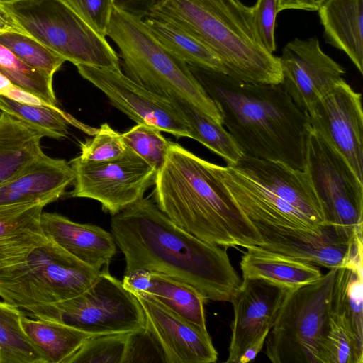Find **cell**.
<instances>
[{
	"instance_id": "cell-1",
	"label": "cell",
	"mask_w": 363,
	"mask_h": 363,
	"mask_svg": "<svg viewBox=\"0 0 363 363\" xmlns=\"http://www.w3.org/2000/svg\"><path fill=\"white\" fill-rule=\"evenodd\" d=\"M111 232L125 257L124 274L163 273L194 288L205 303L230 301L242 282L226 248L186 232L147 198L112 216Z\"/></svg>"
},
{
	"instance_id": "cell-2",
	"label": "cell",
	"mask_w": 363,
	"mask_h": 363,
	"mask_svg": "<svg viewBox=\"0 0 363 363\" xmlns=\"http://www.w3.org/2000/svg\"><path fill=\"white\" fill-rule=\"evenodd\" d=\"M188 65L244 155L304 169L308 116L280 84L246 82Z\"/></svg>"
},
{
	"instance_id": "cell-3",
	"label": "cell",
	"mask_w": 363,
	"mask_h": 363,
	"mask_svg": "<svg viewBox=\"0 0 363 363\" xmlns=\"http://www.w3.org/2000/svg\"><path fill=\"white\" fill-rule=\"evenodd\" d=\"M158 208L197 238L227 248L263 243L255 227L223 182L218 165L170 141L154 180Z\"/></svg>"
},
{
	"instance_id": "cell-4",
	"label": "cell",
	"mask_w": 363,
	"mask_h": 363,
	"mask_svg": "<svg viewBox=\"0 0 363 363\" xmlns=\"http://www.w3.org/2000/svg\"><path fill=\"white\" fill-rule=\"evenodd\" d=\"M148 16L172 23L204 43L226 74L246 82L281 84L279 58L264 48L252 6L240 0H160Z\"/></svg>"
},
{
	"instance_id": "cell-5",
	"label": "cell",
	"mask_w": 363,
	"mask_h": 363,
	"mask_svg": "<svg viewBox=\"0 0 363 363\" xmlns=\"http://www.w3.org/2000/svg\"><path fill=\"white\" fill-rule=\"evenodd\" d=\"M219 175L251 223L320 232L325 225L321 203L303 169L242 155L218 165Z\"/></svg>"
},
{
	"instance_id": "cell-6",
	"label": "cell",
	"mask_w": 363,
	"mask_h": 363,
	"mask_svg": "<svg viewBox=\"0 0 363 363\" xmlns=\"http://www.w3.org/2000/svg\"><path fill=\"white\" fill-rule=\"evenodd\" d=\"M106 36L117 45L127 77L164 97L186 100L223 125L219 109L188 64L162 44L143 19L114 7Z\"/></svg>"
},
{
	"instance_id": "cell-7",
	"label": "cell",
	"mask_w": 363,
	"mask_h": 363,
	"mask_svg": "<svg viewBox=\"0 0 363 363\" xmlns=\"http://www.w3.org/2000/svg\"><path fill=\"white\" fill-rule=\"evenodd\" d=\"M100 273L50 239L25 257L0 265V297L40 320L50 306L86 291Z\"/></svg>"
},
{
	"instance_id": "cell-8",
	"label": "cell",
	"mask_w": 363,
	"mask_h": 363,
	"mask_svg": "<svg viewBox=\"0 0 363 363\" xmlns=\"http://www.w3.org/2000/svg\"><path fill=\"white\" fill-rule=\"evenodd\" d=\"M337 269L287 292L265 340L273 363H323Z\"/></svg>"
},
{
	"instance_id": "cell-9",
	"label": "cell",
	"mask_w": 363,
	"mask_h": 363,
	"mask_svg": "<svg viewBox=\"0 0 363 363\" xmlns=\"http://www.w3.org/2000/svg\"><path fill=\"white\" fill-rule=\"evenodd\" d=\"M23 33L74 65L121 69L119 56L106 38L62 0L2 3Z\"/></svg>"
},
{
	"instance_id": "cell-10",
	"label": "cell",
	"mask_w": 363,
	"mask_h": 363,
	"mask_svg": "<svg viewBox=\"0 0 363 363\" xmlns=\"http://www.w3.org/2000/svg\"><path fill=\"white\" fill-rule=\"evenodd\" d=\"M303 170L321 203L325 225L362 239L363 182L345 157L310 124Z\"/></svg>"
},
{
	"instance_id": "cell-11",
	"label": "cell",
	"mask_w": 363,
	"mask_h": 363,
	"mask_svg": "<svg viewBox=\"0 0 363 363\" xmlns=\"http://www.w3.org/2000/svg\"><path fill=\"white\" fill-rule=\"evenodd\" d=\"M40 320L63 322L94 335L133 333L146 328L136 296L113 277L108 267L82 294L50 306Z\"/></svg>"
},
{
	"instance_id": "cell-12",
	"label": "cell",
	"mask_w": 363,
	"mask_h": 363,
	"mask_svg": "<svg viewBox=\"0 0 363 363\" xmlns=\"http://www.w3.org/2000/svg\"><path fill=\"white\" fill-rule=\"evenodd\" d=\"M74 172L71 196L97 201L113 216L143 198L156 172L130 151L110 161L87 162L78 157L69 162Z\"/></svg>"
},
{
	"instance_id": "cell-13",
	"label": "cell",
	"mask_w": 363,
	"mask_h": 363,
	"mask_svg": "<svg viewBox=\"0 0 363 363\" xmlns=\"http://www.w3.org/2000/svg\"><path fill=\"white\" fill-rule=\"evenodd\" d=\"M79 74L100 89L113 106L137 124L189 138L187 123L175 102L139 85L121 69L79 65Z\"/></svg>"
},
{
	"instance_id": "cell-14",
	"label": "cell",
	"mask_w": 363,
	"mask_h": 363,
	"mask_svg": "<svg viewBox=\"0 0 363 363\" xmlns=\"http://www.w3.org/2000/svg\"><path fill=\"white\" fill-rule=\"evenodd\" d=\"M263 243L261 248L291 259L329 269L346 267L362 255V239L353 238L332 225L320 232L253 224Z\"/></svg>"
},
{
	"instance_id": "cell-15",
	"label": "cell",
	"mask_w": 363,
	"mask_h": 363,
	"mask_svg": "<svg viewBox=\"0 0 363 363\" xmlns=\"http://www.w3.org/2000/svg\"><path fill=\"white\" fill-rule=\"evenodd\" d=\"M279 58L280 85L307 114L343 79L345 72L340 65L324 52L315 37L289 41Z\"/></svg>"
},
{
	"instance_id": "cell-16",
	"label": "cell",
	"mask_w": 363,
	"mask_h": 363,
	"mask_svg": "<svg viewBox=\"0 0 363 363\" xmlns=\"http://www.w3.org/2000/svg\"><path fill=\"white\" fill-rule=\"evenodd\" d=\"M310 126L347 161L363 182L362 95L344 79L323 96L308 114Z\"/></svg>"
},
{
	"instance_id": "cell-17",
	"label": "cell",
	"mask_w": 363,
	"mask_h": 363,
	"mask_svg": "<svg viewBox=\"0 0 363 363\" xmlns=\"http://www.w3.org/2000/svg\"><path fill=\"white\" fill-rule=\"evenodd\" d=\"M146 326L155 337L166 363L215 362L218 353L207 330L179 316L147 293H135Z\"/></svg>"
},
{
	"instance_id": "cell-18",
	"label": "cell",
	"mask_w": 363,
	"mask_h": 363,
	"mask_svg": "<svg viewBox=\"0 0 363 363\" xmlns=\"http://www.w3.org/2000/svg\"><path fill=\"white\" fill-rule=\"evenodd\" d=\"M289 291L263 280L243 279L230 300L234 318L228 363L238 362L245 350L271 329Z\"/></svg>"
},
{
	"instance_id": "cell-19",
	"label": "cell",
	"mask_w": 363,
	"mask_h": 363,
	"mask_svg": "<svg viewBox=\"0 0 363 363\" xmlns=\"http://www.w3.org/2000/svg\"><path fill=\"white\" fill-rule=\"evenodd\" d=\"M74 172L64 159L43 154L0 186V206L36 201H57L74 182Z\"/></svg>"
},
{
	"instance_id": "cell-20",
	"label": "cell",
	"mask_w": 363,
	"mask_h": 363,
	"mask_svg": "<svg viewBox=\"0 0 363 363\" xmlns=\"http://www.w3.org/2000/svg\"><path fill=\"white\" fill-rule=\"evenodd\" d=\"M40 223L48 238L96 270L108 267L116 254L113 235L101 227L76 223L48 212L42 213Z\"/></svg>"
},
{
	"instance_id": "cell-21",
	"label": "cell",
	"mask_w": 363,
	"mask_h": 363,
	"mask_svg": "<svg viewBox=\"0 0 363 363\" xmlns=\"http://www.w3.org/2000/svg\"><path fill=\"white\" fill-rule=\"evenodd\" d=\"M48 201L0 206V265L25 257L50 239L40 217Z\"/></svg>"
},
{
	"instance_id": "cell-22",
	"label": "cell",
	"mask_w": 363,
	"mask_h": 363,
	"mask_svg": "<svg viewBox=\"0 0 363 363\" xmlns=\"http://www.w3.org/2000/svg\"><path fill=\"white\" fill-rule=\"evenodd\" d=\"M327 43L363 74V0H324L317 10Z\"/></svg>"
},
{
	"instance_id": "cell-23",
	"label": "cell",
	"mask_w": 363,
	"mask_h": 363,
	"mask_svg": "<svg viewBox=\"0 0 363 363\" xmlns=\"http://www.w3.org/2000/svg\"><path fill=\"white\" fill-rule=\"evenodd\" d=\"M240 261L243 279H260L287 290L313 283L323 276L315 265L267 251L257 245L246 248Z\"/></svg>"
},
{
	"instance_id": "cell-24",
	"label": "cell",
	"mask_w": 363,
	"mask_h": 363,
	"mask_svg": "<svg viewBox=\"0 0 363 363\" xmlns=\"http://www.w3.org/2000/svg\"><path fill=\"white\" fill-rule=\"evenodd\" d=\"M43 134L5 113H0V186L40 157Z\"/></svg>"
},
{
	"instance_id": "cell-25",
	"label": "cell",
	"mask_w": 363,
	"mask_h": 363,
	"mask_svg": "<svg viewBox=\"0 0 363 363\" xmlns=\"http://www.w3.org/2000/svg\"><path fill=\"white\" fill-rule=\"evenodd\" d=\"M24 332L50 363H67L84 342L94 336L63 322L30 318L22 314Z\"/></svg>"
},
{
	"instance_id": "cell-26",
	"label": "cell",
	"mask_w": 363,
	"mask_h": 363,
	"mask_svg": "<svg viewBox=\"0 0 363 363\" xmlns=\"http://www.w3.org/2000/svg\"><path fill=\"white\" fill-rule=\"evenodd\" d=\"M143 21L162 44L188 65L226 74L218 55L184 29L166 20L151 16L143 18Z\"/></svg>"
},
{
	"instance_id": "cell-27",
	"label": "cell",
	"mask_w": 363,
	"mask_h": 363,
	"mask_svg": "<svg viewBox=\"0 0 363 363\" xmlns=\"http://www.w3.org/2000/svg\"><path fill=\"white\" fill-rule=\"evenodd\" d=\"M186 121L189 138L221 157L227 165L235 164L242 155V150L222 125L184 99H172Z\"/></svg>"
},
{
	"instance_id": "cell-28",
	"label": "cell",
	"mask_w": 363,
	"mask_h": 363,
	"mask_svg": "<svg viewBox=\"0 0 363 363\" xmlns=\"http://www.w3.org/2000/svg\"><path fill=\"white\" fill-rule=\"evenodd\" d=\"M169 309L207 330L201 294L190 285L163 273L151 272V284L146 292Z\"/></svg>"
},
{
	"instance_id": "cell-29",
	"label": "cell",
	"mask_w": 363,
	"mask_h": 363,
	"mask_svg": "<svg viewBox=\"0 0 363 363\" xmlns=\"http://www.w3.org/2000/svg\"><path fill=\"white\" fill-rule=\"evenodd\" d=\"M19 308L0 301V363H50L24 332Z\"/></svg>"
},
{
	"instance_id": "cell-30",
	"label": "cell",
	"mask_w": 363,
	"mask_h": 363,
	"mask_svg": "<svg viewBox=\"0 0 363 363\" xmlns=\"http://www.w3.org/2000/svg\"><path fill=\"white\" fill-rule=\"evenodd\" d=\"M0 111L30 125L42 133L45 137L55 139L67 136L69 124L85 132L91 130V128L84 127L62 110L56 111L50 107L21 104L2 96H0Z\"/></svg>"
},
{
	"instance_id": "cell-31",
	"label": "cell",
	"mask_w": 363,
	"mask_h": 363,
	"mask_svg": "<svg viewBox=\"0 0 363 363\" xmlns=\"http://www.w3.org/2000/svg\"><path fill=\"white\" fill-rule=\"evenodd\" d=\"M0 70L14 85L57 106L52 77L33 68L0 44Z\"/></svg>"
},
{
	"instance_id": "cell-32",
	"label": "cell",
	"mask_w": 363,
	"mask_h": 363,
	"mask_svg": "<svg viewBox=\"0 0 363 363\" xmlns=\"http://www.w3.org/2000/svg\"><path fill=\"white\" fill-rule=\"evenodd\" d=\"M360 348L345 317L331 307L330 329L326 337L323 363H362Z\"/></svg>"
},
{
	"instance_id": "cell-33",
	"label": "cell",
	"mask_w": 363,
	"mask_h": 363,
	"mask_svg": "<svg viewBox=\"0 0 363 363\" xmlns=\"http://www.w3.org/2000/svg\"><path fill=\"white\" fill-rule=\"evenodd\" d=\"M0 44L25 63L51 77L65 61L59 55L24 33L4 32L0 35Z\"/></svg>"
},
{
	"instance_id": "cell-34",
	"label": "cell",
	"mask_w": 363,
	"mask_h": 363,
	"mask_svg": "<svg viewBox=\"0 0 363 363\" xmlns=\"http://www.w3.org/2000/svg\"><path fill=\"white\" fill-rule=\"evenodd\" d=\"M160 132L157 128L137 124L121 133L125 145L150 165L156 174L165 163L170 144Z\"/></svg>"
},
{
	"instance_id": "cell-35",
	"label": "cell",
	"mask_w": 363,
	"mask_h": 363,
	"mask_svg": "<svg viewBox=\"0 0 363 363\" xmlns=\"http://www.w3.org/2000/svg\"><path fill=\"white\" fill-rule=\"evenodd\" d=\"M129 333L91 337L69 358L67 363H123Z\"/></svg>"
},
{
	"instance_id": "cell-36",
	"label": "cell",
	"mask_w": 363,
	"mask_h": 363,
	"mask_svg": "<svg viewBox=\"0 0 363 363\" xmlns=\"http://www.w3.org/2000/svg\"><path fill=\"white\" fill-rule=\"evenodd\" d=\"M80 150L81 152L77 157L87 162L114 160L131 151L123 140L121 133L106 123L96 129L92 138L81 143Z\"/></svg>"
},
{
	"instance_id": "cell-37",
	"label": "cell",
	"mask_w": 363,
	"mask_h": 363,
	"mask_svg": "<svg viewBox=\"0 0 363 363\" xmlns=\"http://www.w3.org/2000/svg\"><path fill=\"white\" fill-rule=\"evenodd\" d=\"M86 24L106 38L114 8L113 0H62Z\"/></svg>"
},
{
	"instance_id": "cell-38",
	"label": "cell",
	"mask_w": 363,
	"mask_h": 363,
	"mask_svg": "<svg viewBox=\"0 0 363 363\" xmlns=\"http://www.w3.org/2000/svg\"><path fill=\"white\" fill-rule=\"evenodd\" d=\"M165 362L163 352L154 335L146 326L141 331L130 333L123 363Z\"/></svg>"
},
{
	"instance_id": "cell-39",
	"label": "cell",
	"mask_w": 363,
	"mask_h": 363,
	"mask_svg": "<svg viewBox=\"0 0 363 363\" xmlns=\"http://www.w3.org/2000/svg\"><path fill=\"white\" fill-rule=\"evenodd\" d=\"M252 11L258 36L264 48L273 54L276 50L274 30L278 13L277 0H257L252 6Z\"/></svg>"
},
{
	"instance_id": "cell-40",
	"label": "cell",
	"mask_w": 363,
	"mask_h": 363,
	"mask_svg": "<svg viewBox=\"0 0 363 363\" xmlns=\"http://www.w3.org/2000/svg\"><path fill=\"white\" fill-rule=\"evenodd\" d=\"M160 0H113L114 7L133 16L145 18Z\"/></svg>"
},
{
	"instance_id": "cell-41",
	"label": "cell",
	"mask_w": 363,
	"mask_h": 363,
	"mask_svg": "<svg viewBox=\"0 0 363 363\" xmlns=\"http://www.w3.org/2000/svg\"><path fill=\"white\" fill-rule=\"evenodd\" d=\"M123 286L133 294L146 293L151 284V272L137 269L124 274Z\"/></svg>"
},
{
	"instance_id": "cell-42",
	"label": "cell",
	"mask_w": 363,
	"mask_h": 363,
	"mask_svg": "<svg viewBox=\"0 0 363 363\" xmlns=\"http://www.w3.org/2000/svg\"><path fill=\"white\" fill-rule=\"evenodd\" d=\"M1 96L21 104L50 107L56 111L61 110L58 106L49 104L38 96L14 85L13 84H11V85L3 93Z\"/></svg>"
},
{
	"instance_id": "cell-43",
	"label": "cell",
	"mask_w": 363,
	"mask_h": 363,
	"mask_svg": "<svg viewBox=\"0 0 363 363\" xmlns=\"http://www.w3.org/2000/svg\"><path fill=\"white\" fill-rule=\"evenodd\" d=\"M318 9L315 0H277L278 13L286 9L315 11Z\"/></svg>"
},
{
	"instance_id": "cell-44",
	"label": "cell",
	"mask_w": 363,
	"mask_h": 363,
	"mask_svg": "<svg viewBox=\"0 0 363 363\" xmlns=\"http://www.w3.org/2000/svg\"><path fill=\"white\" fill-rule=\"evenodd\" d=\"M269 330L265 331L255 342H253L240 357L238 362L247 363L257 356L261 352Z\"/></svg>"
},
{
	"instance_id": "cell-45",
	"label": "cell",
	"mask_w": 363,
	"mask_h": 363,
	"mask_svg": "<svg viewBox=\"0 0 363 363\" xmlns=\"http://www.w3.org/2000/svg\"><path fill=\"white\" fill-rule=\"evenodd\" d=\"M0 30L24 33L8 11H6L1 2H0Z\"/></svg>"
},
{
	"instance_id": "cell-46",
	"label": "cell",
	"mask_w": 363,
	"mask_h": 363,
	"mask_svg": "<svg viewBox=\"0 0 363 363\" xmlns=\"http://www.w3.org/2000/svg\"><path fill=\"white\" fill-rule=\"evenodd\" d=\"M11 82L0 70V96L11 85Z\"/></svg>"
},
{
	"instance_id": "cell-47",
	"label": "cell",
	"mask_w": 363,
	"mask_h": 363,
	"mask_svg": "<svg viewBox=\"0 0 363 363\" xmlns=\"http://www.w3.org/2000/svg\"><path fill=\"white\" fill-rule=\"evenodd\" d=\"M324 0H315L316 4H318V7L319 5Z\"/></svg>"
},
{
	"instance_id": "cell-48",
	"label": "cell",
	"mask_w": 363,
	"mask_h": 363,
	"mask_svg": "<svg viewBox=\"0 0 363 363\" xmlns=\"http://www.w3.org/2000/svg\"><path fill=\"white\" fill-rule=\"evenodd\" d=\"M15 1V0H0V2L4 3V2H10V1Z\"/></svg>"
},
{
	"instance_id": "cell-49",
	"label": "cell",
	"mask_w": 363,
	"mask_h": 363,
	"mask_svg": "<svg viewBox=\"0 0 363 363\" xmlns=\"http://www.w3.org/2000/svg\"><path fill=\"white\" fill-rule=\"evenodd\" d=\"M4 33V31L0 30V35Z\"/></svg>"
}]
</instances>
